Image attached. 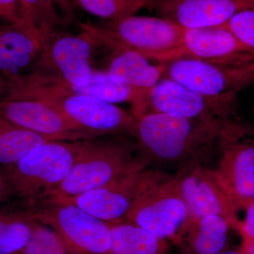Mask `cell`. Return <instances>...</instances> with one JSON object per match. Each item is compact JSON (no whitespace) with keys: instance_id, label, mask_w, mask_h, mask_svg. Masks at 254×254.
<instances>
[{"instance_id":"ba28073f","label":"cell","mask_w":254,"mask_h":254,"mask_svg":"<svg viewBox=\"0 0 254 254\" xmlns=\"http://www.w3.org/2000/svg\"><path fill=\"white\" fill-rule=\"evenodd\" d=\"M99 28L119 44L160 63L174 60L182 46L185 31L166 18L136 14L108 21Z\"/></svg>"},{"instance_id":"484cf974","label":"cell","mask_w":254,"mask_h":254,"mask_svg":"<svg viewBox=\"0 0 254 254\" xmlns=\"http://www.w3.org/2000/svg\"><path fill=\"white\" fill-rule=\"evenodd\" d=\"M222 26L254 53V6L237 13Z\"/></svg>"},{"instance_id":"4fadbf2b","label":"cell","mask_w":254,"mask_h":254,"mask_svg":"<svg viewBox=\"0 0 254 254\" xmlns=\"http://www.w3.org/2000/svg\"><path fill=\"white\" fill-rule=\"evenodd\" d=\"M0 120L37 133L56 137L61 141L101 136L83 129L51 105L33 98L5 97L0 101Z\"/></svg>"},{"instance_id":"8fae6325","label":"cell","mask_w":254,"mask_h":254,"mask_svg":"<svg viewBox=\"0 0 254 254\" xmlns=\"http://www.w3.org/2000/svg\"><path fill=\"white\" fill-rule=\"evenodd\" d=\"M164 76L202 94H238L254 83V63L228 66L193 58H178L168 63Z\"/></svg>"},{"instance_id":"3957f363","label":"cell","mask_w":254,"mask_h":254,"mask_svg":"<svg viewBox=\"0 0 254 254\" xmlns=\"http://www.w3.org/2000/svg\"><path fill=\"white\" fill-rule=\"evenodd\" d=\"M123 136L85 139L67 176L39 206L103 186L145 162L140 156L135 142Z\"/></svg>"},{"instance_id":"52a82bcc","label":"cell","mask_w":254,"mask_h":254,"mask_svg":"<svg viewBox=\"0 0 254 254\" xmlns=\"http://www.w3.org/2000/svg\"><path fill=\"white\" fill-rule=\"evenodd\" d=\"M238 94L212 96L164 77L150 90L146 113L168 114L203 122L239 118Z\"/></svg>"},{"instance_id":"9a60e30c","label":"cell","mask_w":254,"mask_h":254,"mask_svg":"<svg viewBox=\"0 0 254 254\" xmlns=\"http://www.w3.org/2000/svg\"><path fill=\"white\" fill-rule=\"evenodd\" d=\"M147 167L146 163L143 162L131 171L107 185L79 195L43 205H73L103 221L110 223L125 222V217L134 198L140 177Z\"/></svg>"},{"instance_id":"d6a6232c","label":"cell","mask_w":254,"mask_h":254,"mask_svg":"<svg viewBox=\"0 0 254 254\" xmlns=\"http://www.w3.org/2000/svg\"><path fill=\"white\" fill-rule=\"evenodd\" d=\"M7 91V82L2 73H0V101L4 98Z\"/></svg>"},{"instance_id":"f1b7e54d","label":"cell","mask_w":254,"mask_h":254,"mask_svg":"<svg viewBox=\"0 0 254 254\" xmlns=\"http://www.w3.org/2000/svg\"><path fill=\"white\" fill-rule=\"evenodd\" d=\"M246 217L243 222H240L237 232L241 236L254 240V200L245 208Z\"/></svg>"},{"instance_id":"4316f807","label":"cell","mask_w":254,"mask_h":254,"mask_svg":"<svg viewBox=\"0 0 254 254\" xmlns=\"http://www.w3.org/2000/svg\"><path fill=\"white\" fill-rule=\"evenodd\" d=\"M0 21L11 24L28 22L18 0H0Z\"/></svg>"},{"instance_id":"1f68e13d","label":"cell","mask_w":254,"mask_h":254,"mask_svg":"<svg viewBox=\"0 0 254 254\" xmlns=\"http://www.w3.org/2000/svg\"><path fill=\"white\" fill-rule=\"evenodd\" d=\"M242 244L240 251L247 254H254V240L242 236Z\"/></svg>"},{"instance_id":"7a4b0ae2","label":"cell","mask_w":254,"mask_h":254,"mask_svg":"<svg viewBox=\"0 0 254 254\" xmlns=\"http://www.w3.org/2000/svg\"><path fill=\"white\" fill-rule=\"evenodd\" d=\"M4 76L7 82L4 98L41 100L83 129L99 136H131L133 133L136 118L131 111L78 93L59 78L35 71L10 73Z\"/></svg>"},{"instance_id":"d590c367","label":"cell","mask_w":254,"mask_h":254,"mask_svg":"<svg viewBox=\"0 0 254 254\" xmlns=\"http://www.w3.org/2000/svg\"><path fill=\"white\" fill-rule=\"evenodd\" d=\"M180 254H185L182 253V252H181V253H180Z\"/></svg>"},{"instance_id":"30bf717a","label":"cell","mask_w":254,"mask_h":254,"mask_svg":"<svg viewBox=\"0 0 254 254\" xmlns=\"http://www.w3.org/2000/svg\"><path fill=\"white\" fill-rule=\"evenodd\" d=\"M98 43L86 31L79 34L60 33L43 46L31 71L51 75L70 86L82 87L95 72L93 53Z\"/></svg>"},{"instance_id":"836d02e7","label":"cell","mask_w":254,"mask_h":254,"mask_svg":"<svg viewBox=\"0 0 254 254\" xmlns=\"http://www.w3.org/2000/svg\"><path fill=\"white\" fill-rule=\"evenodd\" d=\"M219 254H247L245 253H244L243 252H242V251L238 250V251H235V250H225L224 251H222V252H220Z\"/></svg>"},{"instance_id":"44dd1931","label":"cell","mask_w":254,"mask_h":254,"mask_svg":"<svg viewBox=\"0 0 254 254\" xmlns=\"http://www.w3.org/2000/svg\"><path fill=\"white\" fill-rule=\"evenodd\" d=\"M61 141L0 120V165H14L38 145Z\"/></svg>"},{"instance_id":"4dcf8cb0","label":"cell","mask_w":254,"mask_h":254,"mask_svg":"<svg viewBox=\"0 0 254 254\" xmlns=\"http://www.w3.org/2000/svg\"><path fill=\"white\" fill-rule=\"evenodd\" d=\"M12 198L14 195L11 187L4 173L0 170V204L8 203Z\"/></svg>"},{"instance_id":"e575fe53","label":"cell","mask_w":254,"mask_h":254,"mask_svg":"<svg viewBox=\"0 0 254 254\" xmlns=\"http://www.w3.org/2000/svg\"><path fill=\"white\" fill-rule=\"evenodd\" d=\"M253 118H254V109H253Z\"/></svg>"},{"instance_id":"ac0fdd59","label":"cell","mask_w":254,"mask_h":254,"mask_svg":"<svg viewBox=\"0 0 254 254\" xmlns=\"http://www.w3.org/2000/svg\"><path fill=\"white\" fill-rule=\"evenodd\" d=\"M43 46L41 35L31 23L0 21V73H21L36 62Z\"/></svg>"},{"instance_id":"8992f818","label":"cell","mask_w":254,"mask_h":254,"mask_svg":"<svg viewBox=\"0 0 254 254\" xmlns=\"http://www.w3.org/2000/svg\"><path fill=\"white\" fill-rule=\"evenodd\" d=\"M213 169L237 210L254 200V127L239 118L222 128Z\"/></svg>"},{"instance_id":"9c48e42d","label":"cell","mask_w":254,"mask_h":254,"mask_svg":"<svg viewBox=\"0 0 254 254\" xmlns=\"http://www.w3.org/2000/svg\"><path fill=\"white\" fill-rule=\"evenodd\" d=\"M33 220L55 230L68 254H103L111 243L110 222L70 204H46L28 210Z\"/></svg>"},{"instance_id":"7c38bea8","label":"cell","mask_w":254,"mask_h":254,"mask_svg":"<svg viewBox=\"0 0 254 254\" xmlns=\"http://www.w3.org/2000/svg\"><path fill=\"white\" fill-rule=\"evenodd\" d=\"M175 176L178 182L190 219L208 215L223 217L232 228L238 230L240 222L238 210L214 171L207 165L190 163L177 169Z\"/></svg>"},{"instance_id":"cb8c5ba5","label":"cell","mask_w":254,"mask_h":254,"mask_svg":"<svg viewBox=\"0 0 254 254\" xmlns=\"http://www.w3.org/2000/svg\"><path fill=\"white\" fill-rule=\"evenodd\" d=\"M36 220L27 210L0 231V254H21L33 235Z\"/></svg>"},{"instance_id":"5b68a950","label":"cell","mask_w":254,"mask_h":254,"mask_svg":"<svg viewBox=\"0 0 254 254\" xmlns=\"http://www.w3.org/2000/svg\"><path fill=\"white\" fill-rule=\"evenodd\" d=\"M84 140L48 142L15 165L2 167L13 195L23 209L36 208L59 186L72 168Z\"/></svg>"},{"instance_id":"6da1fadb","label":"cell","mask_w":254,"mask_h":254,"mask_svg":"<svg viewBox=\"0 0 254 254\" xmlns=\"http://www.w3.org/2000/svg\"><path fill=\"white\" fill-rule=\"evenodd\" d=\"M228 121L203 122L147 113L136 118L132 136L148 166L176 170L190 163L208 166L215 158L220 133Z\"/></svg>"},{"instance_id":"d4e9b609","label":"cell","mask_w":254,"mask_h":254,"mask_svg":"<svg viewBox=\"0 0 254 254\" xmlns=\"http://www.w3.org/2000/svg\"><path fill=\"white\" fill-rule=\"evenodd\" d=\"M21 254H68L55 230L36 221L33 235Z\"/></svg>"},{"instance_id":"83f0119b","label":"cell","mask_w":254,"mask_h":254,"mask_svg":"<svg viewBox=\"0 0 254 254\" xmlns=\"http://www.w3.org/2000/svg\"><path fill=\"white\" fill-rule=\"evenodd\" d=\"M53 1L65 23L67 25L73 22L78 6L76 0H53Z\"/></svg>"},{"instance_id":"f546056e","label":"cell","mask_w":254,"mask_h":254,"mask_svg":"<svg viewBox=\"0 0 254 254\" xmlns=\"http://www.w3.org/2000/svg\"><path fill=\"white\" fill-rule=\"evenodd\" d=\"M26 209H18L11 207L0 206V231L10 222L19 218L26 213Z\"/></svg>"},{"instance_id":"5bb4252c","label":"cell","mask_w":254,"mask_h":254,"mask_svg":"<svg viewBox=\"0 0 254 254\" xmlns=\"http://www.w3.org/2000/svg\"><path fill=\"white\" fill-rule=\"evenodd\" d=\"M83 28L94 38L98 47L109 50L104 70L115 81L149 93L165 76L168 63H152L145 55L110 39L98 26L85 23Z\"/></svg>"},{"instance_id":"ffe728a7","label":"cell","mask_w":254,"mask_h":254,"mask_svg":"<svg viewBox=\"0 0 254 254\" xmlns=\"http://www.w3.org/2000/svg\"><path fill=\"white\" fill-rule=\"evenodd\" d=\"M111 243L103 254H167V241L127 222L110 223Z\"/></svg>"},{"instance_id":"277c9868","label":"cell","mask_w":254,"mask_h":254,"mask_svg":"<svg viewBox=\"0 0 254 254\" xmlns=\"http://www.w3.org/2000/svg\"><path fill=\"white\" fill-rule=\"evenodd\" d=\"M190 218L175 175L145 168L125 222L178 245Z\"/></svg>"},{"instance_id":"7402d4cb","label":"cell","mask_w":254,"mask_h":254,"mask_svg":"<svg viewBox=\"0 0 254 254\" xmlns=\"http://www.w3.org/2000/svg\"><path fill=\"white\" fill-rule=\"evenodd\" d=\"M25 18L37 31L44 46L66 26L53 0H18Z\"/></svg>"},{"instance_id":"d6986e66","label":"cell","mask_w":254,"mask_h":254,"mask_svg":"<svg viewBox=\"0 0 254 254\" xmlns=\"http://www.w3.org/2000/svg\"><path fill=\"white\" fill-rule=\"evenodd\" d=\"M231 227L230 222L220 215L190 219L177 245L185 254H219L226 250Z\"/></svg>"},{"instance_id":"2e32d148","label":"cell","mask_w":254,"mask_h":254,"mask_svg":"<svg viewBox=\"0 0 254 254\" xmlns=\"http://www.w3.org/2000/svg\"><path fill=\"white\" fill-rule=\"evenodd\" d=\"M254 0H149L148 9L184 29L221 26Z\"/></svg>"},{"instance_id":"603a6c76","label":"cell","mask_w":254,"mask_h":254,"mask_svg":"<svg viewBox=\"0 0 254 254\" xmlns=\"http://www.w3.org/2000/svg\"><path fill=\"white\" fill-rule=\"evenodd\" d=\"M80 7L96 17L115 21L148 9L149 0H76Z\"/></svg>"},{"instance_id":"e0dca14e","label":"cell","mask_w":254,"mask_h":254,"mask_svg":"<svg viewBox=\"0 0 254 254\" xmlns=\"http://www.w3.org/2000/svg\"><path fill=\"white\" fill-rule=\"evenodd\" d=\"M182 58L228 66H243L254 63V52L246 48L233 33L222 26L185 29L182 46L174 60Z\"/></svg>"}]
</instances>
